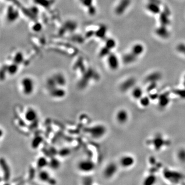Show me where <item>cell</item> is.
<instances>
[{"instance_id":"8fae6325","label":"cell","mask_w":185,"mask_h":185,"mask_svg":"<svg viewBox=\"0 0 185 185\" xmlns=\"http://www.w3.org/2000/svg\"><path fill=\"white\" fill-rule=\"evenodd\" d=\"M108 64L111 69H117L119 66V62L116 56L114 54H111L108 59Z\"/></svg>"},{"instance_id":"277c9868","label":"cell","mask_w":185,"mask_h":185,"mask_svg":"<svg viewBox=\"0 0 185 185\" xmlns=\"http://www.w3.org/2000/svg\"><path fill=\"white\" fill-rule=\"evenodd\" d=\"M118 170V167L114 162H110L105 167L103 171V176L107 179L111 178L114 176Z\"/></svg>"},{"instance_id":"9c48e42d","label":"cell","mask_w":185,"mask_h":185,"mask_svg":"<svg viewBox=\"0 0 185 185\" xmlns=\"http://www.w3.org/2000/svg\"><path fill=\"white\" fill-rule=\"evenodd\" d=\"M38 179L42 182L44 183H50V182L53 181L51 178L50 173L49 172L45 170L41 169V170L39 172L38 175Z\"/></svg>"},{"instance_id":"ffe728a7","label":"cell","mask_w":185,"mask_h":185,"mask_svg":"<svg viewBox=\"0 0 185 185\" xmlns=\"http://www.w3.org/2000/svg\"><path fill=\"white\" fill-rule=\"evenodd\" d=\"M46 85H47V87L49 91L58 86L54 77L50 78L49 79H48L47 81Z\"/></svg>"},{"instance_id":"484cf974","label":"cell","mask_w":185,"mask_h":185,"mask_svg":"<svg viewBox=\"0 0 185 185\" xmlns=\"http://www.w3.org/2000/svg\"><path fill=\"white\" fill-rule=\"evenodd\" d=\"M106 31V28L104 26L101 27L99 30L96 32V35L99 38H102L105 35Z\"/></svg>"},{"instance_id":"f546056e","label":"cell","mask_w":185,"mask_h":185,"mask_svg":"<svg viewBox=\"0 0 185 185\" xmlns=\"http://www.w3.org/2000/svg\"><path fill=\"white\" fill-rule=\"evenodd\" d=\"M36 3H38L41 4L40 5H43L44 6H46L48 4V1L47 0H35Z\"/></svg>"},{"instance_id":"ac0fdd59","label":"cell","mask_w":185,"mask_h":185,"mask_svg":"<svg viewBox=\"0 0 185 185\" xmlns=\"http://www.w3.org/2000/svg\"><path fill=\"white\" fill-rule=\"evenodd\" d=\"M134 80L133 79H130L125 81L123 85H121L122 90L124 91L126 90H128L130 88H131L132 86L134 85Z\"/></svg>"},{"instance_id":"7c38bea8","label":"cell","mask_w":185,"mask_h":185,"mask_svg":"<svg viewBox=\"0 0 185 185\" xmlns=\"http://www.w3.org/2000/svg\"><path fill=\"white\" fill-rule=\"evenodd\" d=\"M48 167L53 170H57L61 167V162L56 157L52 158L49 161Z\"/></svg>"},{"instance_id":"2e32d148","label":"cell","mask_w":185,"mask_h":185,"mask_svg":"<svg viewBox=\"0 0 185 185\" xmlns=\"http://www.w3.org/2000/svg\"><path fill=\"white\" fill-rule=\"evenodd\" d=\"M132 94L135 99H140L143 95V91L140 87H135L132 91Z\"/></svg>"},{"instance_id":"52a82bcc","label":"cell","mask_w":185,"mask_h":185,"mask_svg":"<svg viewBox=\"0 0 185 185\" xmlns=\"http://www.w3.org/2000/svg\"><path fill=\"white\" fill-rule=\"evenodd\" d=\"M24 118L29 123H33L37 119V112L32 108H28L25 113Z\"/></svg>"},{"instance_id":"30bf717a","label":"cell","mask_w":185,"mask_h":185,"mask_svg":"<svg viewBox=\"0 0 185 185\" xmlns=\"http://www.w3.org/2000/svg\"><path fill=\"white\" fill-rule=\"evenodd\" d=\"M131 1L130 0H121L119 5L116 9V12L118 15H121L126 10L127 8L130 5Z\"/></svg>"},{"instance_id":"836d02e7","label":"cell","mask_w":185,"mask_h":185,"mask_svg":"<svg viewBox=\"0 0 185 185\" xmlns=\"http://www.w3.org/2000/svg\"><path fill=\"white\" fill-rule=\"evenodd\" d=\"M89 8V13L91 14V15H94L95 13V9L93 7H92V6H91Z\"/></svg>"},{"instance_id":"603a6c76","label":"cell","mask_w":185,"mask_h":185,"mask_svg":"<svg viewBox=\"0 0 185 185\" xmlns=\"http://www.w3.org/2000/svg\"><path fill=\"white\" fill-rule=\"evenodd\" d=\"M148 9L151 11V12H153V13H158V12H159V7L157 5V4H154V3H152L150 4L147 7Z\"/></svg>"},{"instance_id":"9a60e30c","label":"cell","mask_w":185,"mask_h":185,"mask_svg":"<svg viewBox=\"0 0 185 185\" xmlns=\"http://www.w3.org/2000/svg\"><path fill=\"white\" fill-rule=\"evenodd\" d=\"M49 161L44 156L39 157L37 161V166L40 169H43L44 168L48 166Z\"/></svg>"},{"instance_id":"ba28073f","label":"cell","mask_w":185,"mask_h":185,"mask_svg":"<svg viewBox=\"0 0 185 185\" xmlns=\"http://www.w3.org/2000/svg\"><path fill=\"white\" fill-rule=\"evenodd\" d=\"M135 163L134 157L130 155H125L122 157L120 160V165L124 168H129L132 167Z\"/></svg>"},{"instance_id":"1f68e13d","label":"cell","mask_w":185,"mask_h":185,"mask_svg":"<svg viewBox=\"0 0 185 185\" xmlns=\"http://www.w3.org/2000/svg\"><path fill=\"white\" fill-rule=\"evenodd\" d=\"M108 52H109V49L106 47L104 48L103 49H102L101 50V53H100V54H101L102 56H105V55H106V54H108Z\"/></svg>"},{"instance_id":"4dcf8cb0","label":"cell","mask_w":185,"mask_h":185,"mask_svg":"<svg viewBox=\"0 0 185 185\" xmlns=\"http://www.w3.org/2000/svg\"><path fill=\"white\" fill-rule=\"evenodd\" d=\"M82 1L85 6L90 7L92 5V0H82Z\"/></svg>"},{"instance_id":"d6a6232c","label":"cell","mask_w":185,"mask_h":185,"mask_svg":"<svg viewBox=\"0 0 185 185\" xmlns=\"http://www.w3.org/2000/svg\"><path fill=\"white\" fill-rule=\"evenodd\" d=\"M41 25L40 24H35L34 27H33V29H34L36 31H40V29H41Z\"/></svg>"},{"instance_id":"7402d4cb","label":"cell","mask_w":185,"mask_h":185,"mask_svg":"<svg viewBox=\"0 0 185 185\" xmlns=\"http://www.w3.org/2000/svg\"><path fill=\"white\" fill-rule=\"evenodd\" d=\"M144 50V48L141 45H136L133 48V53L135 55L140 54Z\"/></svg>"},{"instance_id":"4fadbf2b","label":"cell","mask_w":185,"mask_h":185,"mask_svg":"<svg viewBox=\"0 0 185 185\" xmlns=\"http://www.w3.org/2000/svg\"><path fill=\"white\" fill-rule=\"evenodd\" d=\"M53 77L58 86L63 87L65 85L66 79L63 75L61 74H58Z\"/></svg>"},{"instance_id":"5b68a950","label":"cell","mask_w":185,"mask_h":185,"mask_svg":"<svg viewBox=\"0 0 185 185\" xmlns=\"http://www.w3.org/2000/svg\"><path fill=\"white\" fill-rule=\"evenodd\" d=\"M50 95L54 98L60 99L64 97L66 95V92L61 86H56L49 91Z\"/></svg>"},{"instance_id":"cb8c5ba5","label":"cell","mask_w":185,"mask_h":185,"mask_svg":"<svg viewBox=\"0 0 185 185\" xmlns=\"http://www.w3.org/2000/svg\"><path fill=\"white\" fill-rule=\"evenodd\" d=\"M23 61V56L22 53H17L14 58V63H15L19 64L20 63H21L22 61Z\"/></svg>"},{"instance_id":"7a4b0ae2","label":"cell","mask_w":185,"mask_h":185,"mask_svg":"<svg viewBox=\"0 0 185 185\" xmlns=\"http://www.w3.org/2000/svg\"><path fill=\"white\" fill-rule=\"evenodd\" d=\"M95 162L91 159H85L78 162L77 165L78 169L82 173H90L95 168Z\"/></svg>"},{"instance_id":"44dd1931","label":"cell","mask_w":185,"mask_h":185,"mask_svg":"<svg viewBox=\"0 0 185 185\" xmlns=\"http://www.w3.org/2000/svg\"><path fill=\"white\" fill-rule=\"evenodd\" d=\"M18 16V13L16 11H14L12 9H10L9 11H8L7 17L9 19V20H14L16 19Z\"/></svg>"},{"instance_id":"6da1fadb","label":"cell","mask_w":185,"mask_h":185,"mask_svg":"<svg viewBox=\"0 0 185 185\" xmlns=\"http://www.w3.org/2000/svg\"><path fill=\"white\" fill-rule=\"evenodd\" d=\"M107 129L106 126L102 124H97L84 129V132L89 135L94 139H99L102 138L107 133Z\"/></svg>"},{"instance_id":"d6986e66","label":"cell","mask_w":185,"mask_h":185,"mask_svg":"<svg viewBox=\"0 0 185 185\" xmlns=\"http://www.w3.org/2000/svg\"><path fill=\"white\" fill-rule=\"evenodd\" d=\"M71 151L70 149L68 148H63L58 151V155L62 157H68L70 155Z\"/></svg>"},{"instance_id":"3957f363","label":"cell","mask_w":185,"mask_h":185,"mask_svg":"<svg viewBox=\"0 0 185 185\" xmlns=\"http://www.w3.org/2000/svg\"><path fill=\"white\" fill-rule=\"evenodd\" d=\"M23 93L26 96L31 95L35 89V85L32 79L29 77H25L21 81Z\"/></svg>"},{"instance_id":"5bb4252c","label":"cell","mask_w":185,"mask_h":185,"mask_svg":"<svg viewBox=\"0 0 185 185\" xmlns=\"http://www.w3.org/2000/svg\"><path fill=\"white\" fill-rule=\"evenodd\" d=\"M43 139L41 136H37L32 139L31 142V146L33 149H37L42 143Z\"/></svg>"},{"instance_id":"8992f818","label":"cell","mask_w":185,"mask_h":185,"mask_svg":"<svg viewBox=\"0 0 185 185\" xmlns=\"http://www.w3.org/2000/svg\"><path fill=\"white\" fill-rule=\"evenodd\" d=\"M129 115L128 112L123 109L119 110L116 113V119L118 123L124 124L127 123L129 119Z\"/></svg>"},{"instance_id":"83f0119b","label":"cell","mask_w":185,"mask_h":185,"mask_svg":"<svg viewBox=\"0 0 185 185\" xmlns=\"http://www.w3.org/2000/svg\"><path fill=\"white\" fill-rule=\"evenodd\" d=\"M178 158L181 161L185 162V150H180V151H178Z\"/></svg>"},{"instance_id":"4316f807","label":"cell","mask_w":185,"mask_h":185,"mask_svg":"<svg viewBox=\"0 0 185 185\" xmlns=\"http://www.w3.org/2000/svg\"><path fill=\"white\" fill-rule=\"evenodd\" d=\"M115 46V41L112 39H109L106 42V47L109 49L113 48Z\"/></svg>"},{"instance_id":"f1b7e54d","label":"cell","mask_w":185,"mask_h":185,"mask_svg":"<svg viewBox=\"0 0 185 185\" xmlns=\"http://www.w3.org/2000/svg\"><path fill=\"white\" fill-rule=\"evenodd\" d=\"M177 50L180 53H184L185 54V45L183 44H179L177 46Z\"/></svg>"},{"instance_id":"e0dca14e","label":"cell","mask_w":185,"mask_h":185,"mask_svg":"<svg viewBox=\"0 0 185 185\" xmlns=\"http://www.w3.org/2000/svg\"><path fill=\"white\" fill-rule=\"evenodd\" d=\"M18 70V64L15 63L12 64L8 66L6 68V71L8 72V73L11 75H14L17 73Z\"/></svg>"},{"instance_id":"d4e9b609","label":"cell","mask_w":185,"mask_h":185,"mask_svg":"<svg viewBox=\"0 0 185 185\" xmlns=\"http://www.w3.org/2000/svg\"><path fill=\"white\" fill-rule=\"evenodd\" d=\"M135 54H127L125 55L124 58H123V60L124 62L127 63H131L134 60H135Z\"/></svg>"}]
</instances>
